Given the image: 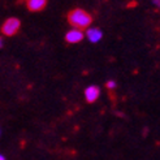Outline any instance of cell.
Returning a JSON list of instances; mask_svg holds the SVG:
<instances>
[{
  "mask_svg": "<svg viewBox=\"0 0 160 160\" xmlns=\"http://www.w3.org/2000/svg\"><path fill=\"white\" fill-rule=\"evenodd\" d=\"M68 21L74 29L82 30V29H87L91 22H92V17L83 9H73L69 14H68Z\"/></svg>",
  "mask_w": 160,
  "mask_h": 160,
  "instance_id": "1",
  "label": "cell"
},
{
  "mask_svg": "<svg viewBox=\"0 0 160 160\" xmlns=\"http://www.w3.org/2000/svg\"><path fill=\"white\" fill-rule=\"evenodd\" d=\"M21 26V22L18 18H8L4 23H3V26H2V31H3V34L7 35V37H11V35H14L18 31Z\"/></svg>",
  "mask_w": 160,
  "mask_h": 160,
  "instance_id": "2",
  "label": "cell"
},
{
  "mask_svg": "<svg viewBox=\"0 0 160 160\" xmlns=\"http://www.w3.org/2000/svg\"><path fill=\"white\" fill-rule=\"evenodd\" d=\"M83 33L82 30H78V29H72L70 31H68L67 35H65V41L68 43H78L83 39Z\"/></svg>",
  "mask_w": 160,
  "mask_h": 160,
  "instance_id": "3",
  "label": "cell"
},
{
  "mask_svg": "<svg viewBox=\"0 0 160 160\" xmlns=\"http://www.w3.org/2000/svg\"><path fill=\"white\" fill-rule=\"evenodd\" d=\"M99 95H100V89L98 86H95V85L89 86L85 90V98H86V100L89 103H94L95 100L99 98Z\"/></svg>",
  "mask_w": 160,
  "mask_h": 160,
  "instance_id": "4",
  "label": "cell"
},
{
  "mask_svg": "<svg viewBox=\"0 0 160 160\" xmlns=\"http://www.w3.org/2000/svg\"><path fill=\"white\" fill-rule=\"evenodd\" d=\"M86 37H87V39H89L91 43H98V42H100V39L103 38V33H102L100 29L91 28V29H87Z\"/></svg>",
  "mask_w": 160,
  "mask_h": 160,
  "instance_id": "5",
  "label": "cell"
},
{
  "mask_svg": "<svg viewBox=\"0 0 160 160\" xmlns=\"http://www.w3.org/2000/svg\"><path fill=\"white\" fill-rule=\"evenodd\" d=\"M47 4V0H26V5L29 11L31 12H39L42 11Z\"/></svg>",
  "mask_w": 160,
  "mask_h": 160,
  "instance_id": "6",
  "label": "cell"
},
{
  "mask_svg": "<svg viewBox=\"0 0 160 160\" xmlns=\"http://www.w3.org/2000/svg\"><path fill=\"white\" fill-rule=\"evenodd\" d=\"M106 87L108 90H113V89H116V82L109 79V81H107V83H106Z\"/></svg>",
  "mask_w": 160,
  "mask_h": 160,
  "instance_id": "7",
  "label": "cell"
},
{
  "mask_svg": "<svg viewBox=\"0 0 160 160\" xmlns=\"http://www.w3.org/2000/svg\"><path fill=\"white\" fill-rule=\"evenodd\" d=\"M152 3H154L158 8H160V0H152Z\"/></svg>",
  "mask_w": 160,
  "mask_h": 160,
  "instance_id": "8",
  "label": "cell"
},
{
  "mask_svg": "<svg viewBox=\"0 0 160 160\" xmlns=\"http://www.w3.org/2000/svg\"><path fill=\"white\" fill-rule=\"evenodd\" d=\"M3 47V39H2V37H0V48Z\"/></svg>",
  "mask_w": 160,
  "mask_h": 160,
  "instance_id": "9",
  "label": "cell"
},
{
  "mask_svg": "<svg viewBox=\"0 0 160 160\" xmlns=\"http://www.w3.org/2000/svg\"><path fill=\"white\" fill-rule=\"evenodd\" d=\"M0 160H5V158H4L2 154H0Z\"/></svg>",
  "mask_w": 160,
  "mask_h": 160,
  "instance_id": "10",
  "label": "cell"
}]
</instances>
